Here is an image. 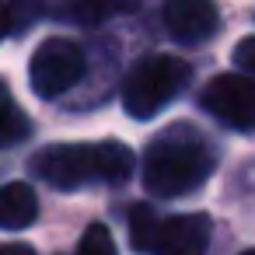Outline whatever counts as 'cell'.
Returning <instances> with one entry per match:
<instances>
[{
	"instance_id": "obj_5",
	"label": "cell",
	"mask_w": 255,
	"mask_h": 255,
	"mask_svg": "<svg viewBox=\"0 0 255 255\" xmlns=\"http://www.w3.org/2000/svg\"><path fill=\"white\" fill-rule=\"evenodd\" d=\"M203 109L231 129H255V81L245 74H220L203 88Z\"/></svg>"
},
{
	"instance_id": "obj_16",
	"label": "cell",
	"mask_w": 255,
	"mask_h": 255,
	"mask_svg": "<svg viewBox=\"0 0 255 255\" xmlns=\"http://www.w3.org/2000/svg\"><path fill=\"white\" fill-rule=\"evenodd\" d=\"M241 255H255V248H248V252H241Z\"/></svg>"
},
{
	"instance_id": "obj_7",
	"label": "cell",
	"mask_w": 255,
	"mask_h": 255,
	"mask_svg": "<svg viewBox=\"0 0 255 255\" xmlns=\"http://www.w3.org/2000/svg\"><path fill=\"white\" fill-rule=\"evenodd\" d=\"M164 28L175 42L196 46L217 32L213 0H164Z\"/></svg>"
},
{
	"instance_id": "obj_13",
	"label": "cell",
	"mask_w": 255,
	"mask_h": 255,
	"mask_svg": "<svg viewBox=\"0 0 255 255\" xmlns=\"http://www.w3.org/2000/svg\"><path fill=\"white\" fill-rule=\"evenodd\" d=\"M234 63L245 70V77L255 81V35H248V39H241L234 46Z\"/></svg>"
},
{
	"instance_id": "obj_6",
	"label": "cell",
	"mask_w": 255,
	"mask_h": 255,
	"mask_svg": "<svg viewBox=\"0 0 255 255\" xmlns=\"http://www.w3.org/2000/svg\"><path fill=\"white\" fill-rule=\"evenodd\" d=\"M213 224L206 213H175L161 220L154 238V255H206Z\"/></svg>"
},
{
	"instance_id": "obj_1",
	"label": "cell",
	"mask_w": 255,
	"mask_h": 255,
	"mask_svg": "<svg viewBox=\"0 0 255 255\" xmlns=\"http://www.w3.org/2000/svg\"><path fill=\"white\" fill-rule=\"evenodd\" d=\"M217 164L213 147L203 140L199 129L192 126H168L154 136V143L147 147L143 157V185L147 192L171 199V196H185L196 185H203L210 178Z\"/></svg>"
},
{
	"instance_id": "obj_12",
	"label": "cell",
	"mask_w": 255,
	"mask_h": 255,
	"mask_svg": "<svg viewBox=\"0 0 255 255\" xmlns=\"http://www.w3.org/2000/svg\"><path fill=\"white\" fill-rule=\"evenodd\" d=\"M77 255H116V241H112V231L105 224H91L77 245Z\"/></svg>"
},
{
	"instance_id": "obj_8",
	"label": "cell",
	"mask_w": 255,
	"mask_h": 255,
	"mask_svg": "<svg viewBox=\"0 0 255 255\" xmlns=\"http://www.w3.org/2000/svg\"><path fill=\"white\" fill-rule=\"evenodd\" d=\"M39 217V196L28 182L0 185V231H21Z\"/></svg>"
},
{
	"instance_id": "obj_11",
	"label": "cell",
	"mask_w": 255,
	"mask_h": 255,
	"mask_svg": "<svg viewBox=\"0 0 255 255\" xmlns=\"http://www.w3.org/2000/svg\"><path fill=\"white\" fill-rule=\"evenodd\" d=\"M136 7H140V0H81L77 18L84 25H98V21L116 18V14H133Z\"/></svg>"
},
{
	"instance_id": "obj_15",
	"label": "cell",
	"mask_w": 255,
	"mask_h": 255,
	"mask_svg": "<svg viewBox=\"0 0 255 255\" xmlns=\"http://www.w3.org/2000/svg\"><path fill=\"white\" fill-rule=\"evenodd\" d=\"M0 255H35V248H32V245L14 241V245H0Z\"/></svg>"
},
{
	"instance_id": "obj_4",
	"label": "cell",
	"mask_w": 255,
	"mask_h": 255,
	"mask_svg": "<svg viewBox=\"0 0 255 255\" xmlns=\"http://www.w3.org/2000/svg\"><path fill=\"white\" fill-rule=\"evenodd\" d=\"M84 67H88L84 49L63 35H53V39L39 42V49L32 53V63H28L32 91L39 98H60L63 91H70L81 81Z\"/></svg>"
},
{
	"instance_id": "obj_10",
	"label": "cell",
	"mask_w": 255,
	"mask_h": 255,
	"mask_svg": "<svg viewBox=\"0 0 255 255\" xmlns=\"http://www.w3.org/2000/svg\"><path fill=\"white\" fill-rule=\"evenodd\" d=\"M157 227H161V217H157L147 203H140V206L129 210V245H133L136 252H150V248H154Z\"/></svg>"
},
{
	"instance_id": "obj_2",
	"label": "cell",
	"mask_w": 255,
	"mask_h": 255,
	"mask_svg": "<svg viewBox=\"0 0 255 255\" xmlns=\"http://www.w3.org/2000/svg\"><path fill=\"white\" fill-rule=\"evenodd\" d=\"M32 171L53 189H81L91 182H126L133 171V150L119 140L49 143L32 157Z\"/></svg>"
},
{
	"instance_id": "obj_14",
	"label": "cell",
	"mask_w": 255,
	"mask_h": 255,
	"mask_svg": "<svg viewBox=\"0 0 255 255\" xmlns=\"http://www.w3.org/2000/svg\"><path fill=\"white\" fill-rule=\"evenodd\" d=\"M7 32H11V4L0 0V42L7 39Z\"/></svg>"
},
{
	"instance_id": "obj_9",
	"label": "cell",
	"mask_w": 255,
	"mask_h": 255,
	"mask_svg": "<svg viewBox=\"0 0 255 255\" xmlns=\"http://www.w3.org/2000/svg\"><path fill=\"white\" fill-rule=\"evenodd\" d=\"M25 133H28V119L11 98V91L4 88V81H0V147L25 140Z\"/></svg>"
},
{
	"instance_id": "obj_3",
	"label": "cell",
	"mask_w": 255,
	"mask_h": 255,
	"mask_svg": "<svg viewBox=\"0 0 255 255\" xmlns=\"http://www.w3.org/2000/svg\"><path fill=\"white\" fill-rule=\"evenodd\" d=\"M189 77L192 70L178 56L168 53L143 56L140 63H133V70L123 81V109L133 119H150L189 84Z\"/></svg>"
}]
</instances>
